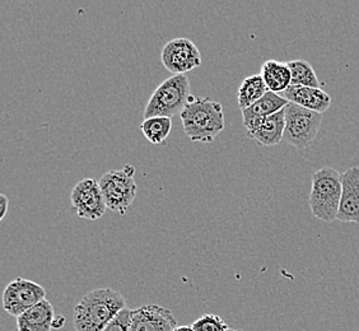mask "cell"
Segmentation results:
<instances>
[{
	"label": "cell",
	"instance_id": "obj_1",
	"mask_svg": "<svg viewBox=\"0 0 359 331\" xmlns=\"http://www.w3.org/2000/svg\"><path fill=\"white\" fill-rule=\"evenodd\" d=\"M125 307L126 301L118 290H90L74 309V327L76 331H102Z\"/></svg>",
	"mask_w": 359,
	"mask_h": 331
},
{
	"label": "cell",
	"instance_id": "obj_2",
	"mask_svg": "<svg viewBox=\"0 0 359 331\" xmlns=\"http://www.w3.org/2000/svg\"><path fill=\"white\" fill-rule=\"evenodd\" d=\"M180 118L194 143H212L224 129L223 106L209 97H191Z\"/></svg>",
	"mask_w": 359,
	"mask_h": 331
},
{
	"label": "cell",
	"instance_id": "obj_3",
	"mask_svg": "<svg viewBox=\"0 0 359 331\" xmlns=\"http://www.w3.org/2000/svg\"><path fill=\"white\" fill-rule=\"evenodd\" d=\"M341 173L330 167H324L313 173L309 204L313 217L332 223L338 219L341 201Z\"/></svg>",
	"mask_w": 359,
	"mask_h": 331
},
{
	"label": "cell",
	"instance_id": "obj_4",
	"mask_svg": "<svg viewBox=\"0 0 359 331\" xmlns=\"http://www.w3.org/2000/svg\"><path fill=\"white\" fill-rule=\"evenodd\" d=\"M193 95L187 76H172L161 83L145 106L144 119L181 115Z\"/></svg>",
	"mask_w": 359,
	"mask_h": 331
},
{
	"label": "cell",
	"instance_id": "obj_5",
	"mask_svg": "<svg viewBox=\"0 0 359 331\" xmlns=\"http://www.w3.org/2000/svg\"><path fill=\"white\" fill-rule=\"evenodd\" d=\"M107 209L125 215L137 198L135 167L125 166L123 170H111L98 181Z\"/></svg>",
	"mask_w": 359,
	"mask_h": 331
},
{
	"label": "cell",
	"instance_id": "obj_6",
	"mask_svg": "<svg viewBox=\"0 0 359 331\" xmlns=\"http://www.w3.org/2000/svg\"><path fill=\"white\" fill-rule=\"evenodd\" d=\"M323 123V114L307 110L294 104L285 107V130L283 140L298 149H304L315 142Z\"/></svg>",
	"mask_w": 359,
	"mask_h": 331
},
{
	"label": "cell",
	"instance_id": "obj_7",
	"mask_svg": "<svg viewBox=\"0 0 359 331\" xmlns=\"http://www.w3.org/2000/svg\"><path fill=\"white\" fill-rule=\"evenodd\" d=\"M46 297V290L40 284L25 278H17L8 284L3 293V307L8 315L18 318Z\"/></svg>",
	"mask_w": 359,
	"mask_h": 331
},
{
	"label": "cell",
	"instance_id": "obj_8",
	"mask_svg": "<svg viewBox=\"0 0 359 331\" xmlns=\"http://www.w3.org/2000/svg\"><path fill=\"white\" fill-rule=\"evenodd\" d=\"M161 60L172 76H187L189 72L201 67V54L191 40L180 37L167 42L162 48Z\"/></svg>",
	"mask_w": 359,
	"mask_h": 331
},
{
	"label": "cell",
	"instance_id": "obj_9",
	"mask_svg": "<svg viewBox=\"0 0 359 331\" xmlns=\"http://www.w3.org/2000/svg\"><path fill=\"white\" fill-rule=\"evenodd\" d=\"M72 208L79 218L97 221L104 217L107 205L98 181L84 179L76 184L70 194Z\"/></svg>",
	"mask_w": 359,
	"mask_h": 331
},
{
	"label": "cell",
	"instance_id": "obj_10",
	"mask_svg": "<svg viewBox=\"0 0 359 331\" xmlns=\"http://www.w3.org/2000/svg\"><path fill=\"white\" fill-rule=\"evenodd\" d=\"M179 327L172 312L158 304H145L130 313L129 331H175Z\"/></svg>",
	"mask_w": 359,
	"mask_h": 331
},
{
	"label": "cell",
	"instance_id": "obj_11",
	"mask_svg": "<svg viewBox=\"0 0 359 331\" xmlns=\"http://www.w3.org/2000/svg\"><path fill=\"white\" fill-rule=\"evenodd\" d=\"M341 201L338 219L343 223H359V167L353 166L341 173Z\"/></svg>",
	"mask_w": 359,
	"mask_h": 331
},
{
	"label": "cell",
	"instance_id": "obj_12",
	"mask_svg": "<svg viewBox=\"0 0 359 331\" xmlns=\"http://www.w3.org/2000/svg\"><path fill=\"white\" fill-rule=\"evenodd\" d=\"M288 101L274 92H268L249 109L242 110V123L246 128L248 134H251L262 125L265 119L269 118L279 111L284 110L288 106Z\"/></svg>",
	"mask_w": 359,
	"mask_h": 331
},
{
	"label": "cell",
	"instance_id": "obj_13",
	"mask_svg": "<svg viewBox=\"0 0 359 331\" xmlns=\"http://www.w3.org/2000/svg\"><path fill=\"white\" fill-rule=\"evenodd\" d=\"M280 96L290 104H297L307 110L323 114L332 104V97L320 88H310L302 86H290Z\"/></svg>",
	"mask_w": 359,
	"mask_h": 331
},
{
	"label": "cell",
	"instance_id": "obj_14",
	"mask_svg": "<svg viewBox=\"0 0 359 331\" xmlns=\"http://www.w3.org/2000/svg\"><path fill=\"white\" fill-rule=\"evenodd\" d=\"M55 311L48 299L36 304L17 318L18 331H53Z\"/></svg>",
	"mask_w": 359,
	"mask_h": 331
},
{
	"label": "cell",
	"instance_id": "obj_15",
	"mask_svg": "<svg viewBox=\"0 0 359 331\" xmlns=\"http://www.w3.org/2000/svg\"><path fill=\"white\" fill-rule=\"evenodd\" d=\"M284 130H285V109L265 119L254 133L248 135L262 147H274L283 140Z\"/></svg>",
	"mask_w": 359,
	"mask_h": 331
},
{
	"label": "cell",
	"instance_id": "obj_16",
	"mask_svg": "<svg viewBox=\"0 0 359 331\" xmlns=\"http://www.w3.org/2000/svg\"><path fill=\"white\" fill-rule=\"evenodd\" d=\"M260 76H263L268 90L278 95L283 93L292 83V74L287 62L268 60L262 65Z\"/></svg>",
	"mask_w": 359,
	"mask_h": 331
},
{
	"label": "cell",
	"instance_id": "obj_17",
	"mask_svg": "<svg viewBox=\"0 0 359 331\" xmlns=\"http://www.w3.org/2000/svg\"><path fill=\"white\" fill-rule=\"evenodd\" d=\"M269 92L266 84L264 82L263 76L260 74L248 76L243 79L241 87L238 90V107L242 110L249 109L250 106L256 104Z\"/></svg>",
	"mask_w": 359,
	"mask_h": 331
},
{
	"label": "cell",
	"instance_id": "obj_18",
	"mask_svg": "<svg viewBox=\"0 0 359 331\" xmlns=\"http://www.w3.org/2000/svg\"><path fill=\"white\" fill-rule=\"evenodd\" d=\"M140 130L152 144H163L172 130V119L163 116L144 119L140 125Z\"/></svg>",
	"mask_w": 359,
	"mask_h": 331
},
{
	"label": "cell",
	"instance_id": "obj_19",
	"mask_svg": "<svg viewBox=\"0 0 359 331\" xmlns=\"http://www.w3.org/2000/svg\"><path fill=\"white\" fill-rule=\"evenodd\" d=\"M287 64L292 74L290 86L318 88V78L310 62L306 60H292Z\"/></svg>",
	"mask_w": 359,
	"mask_h": 331
},
{
	"label": "cell",
	"instance_id": "obj_20",
	"mask_svg": "<svg viewBox=\"0 0 359 331\" xmlns=\"http://www.w3.org/2000/svg\"><path fill=\"white\" fill-rule=\"evenodd\" d=\"M195 331H228L229 326L218 315H203L191 325Z\"/></svg>",
	"mask_w": 359,
	"mask_h": 331
},
{
	"label": "cell",
	"instance_id": "obj_21",
	"mask_svg": "<svg viewBox=\"0 0 359 331\" xmlns=\"http://www.w3.org/2000/svg\"><path fill=\"white\" fill-rule=\"evenodd\" d=\"M130 313H132V310L125 307L124 310L121 311L118 316L114 318L102 331H129Z\"/></svg>",
	"mask_w": 359,
	"mask_h": 331
},
{
	"label": "cell",
	"instance_id": "obj_22",
	"mask_svg": "<svg viewBox=\"0 0 359 331\" xmlns=\"http://www.w3.org/2000/svg\"><path fill=\"white\" fill-rule=\"evenodd\" d=\"M0 221H3L6 218V215L8 213V208H9V201H8L7 196L4 194L0 195Z\"/></svg>",
	"mask_w": 359,
	"mask_h": 331
},
{
	"label": "cell",
	"instance_id": "obj_23",
	"mask_svg": "<svg viewBox=\"0 0 359 331\" xmlns=\"http://www.w3.org/2000/svg\"><path fill=\"white\" fill-rule=\"evenodd\" d=\"M175 331H195L194 330L191 326H179V327H176Z\"/></svg>",
	"mask_w": 359,
	"mask_h": 331
},
{
	"label": "cell",
	"instance_id": "obj_24",
	"mask_svg": "<svg viewBox=\"0 0 359 331\" xmlns=\"http://www.w3.org/2000/svg\"><path fill=\"white\" fill-rule=\"evenodd\" d=\"M228 331H241V330H228Z\"/></svg>",
	"mask_w": 359,
	"mask_h": 331
}]
</instances>
